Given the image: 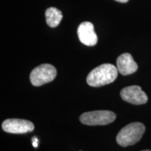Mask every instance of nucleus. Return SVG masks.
I'll return each mask as SVG.
<instances>
[{"label":"nucleus","instance_id":"obj_11","mask_svg":"<svg viewBox=\"0 0 151 151\" xmlns=\"http://www.w3.org/2000/svg\"><path fill=\"white\" fill-rule=\"evenodd\" d=\"M116 1H118V2H121V3H125V2H127L129 0H116Z\"/></svg>","mask_w":151,"mask_h":151},{"label":"nucleus","instance_id":"obj_2","mask_svg":"<svg viewBox=\"0 0 151 151\" xmlns=\"http://www.w3.org/2000/svg\"><path fill=\"white\" fill-rule=\"evenodd\" d=\"M145 129L144 124L141 122H132L127 124L120 129L117 135V143L122 147L135 144L141 140Z\"/></svg>","mask_w":151,"mask_h":151},{"label":"nucleus","instance_id":"obj_6","mask_svg":"<svg viewBox=\"0 0 151 151\" xmlns=\"http://www.w3.org/2000/svg\"><path fill=\"white\" fill-rule=\"evenodd\" d=\"M120 96L124 101L134 105H141L148 101V96L140 86L126 87L120 91Z\"/></svg>","mask_w":151,"mask_h":151},{"label":"nucleus","instance_id":"obj_9","mask_svg":"<svg viewBox=\"0 0 151 151\" xmlns=\"http://www.w3.org/2000/svg\"><path fill=\"white\" fill-rule=\"evenodd\" d=\"M46 23L50 27H55L61 22L62 19V14L61 11L55 7H50L46 11Z\"/></svg>","mask_w":151,"mask_h":151},{"label":"nucleus","instance_id":"obj_5","mask_svg":"<svg viewBox=\"0 0 151 151\" xmlns=\"http://www.w3.org/2000/svg\"><path fill=\"white\" fill-rule=\"evenodd\" d=\"M4 132L11 134H24L32 132L35 125L32 122L23 119L10 118L4 120L2 123Z\"/></svg>","mask_w":151,"mask_h":151},{"label":"nucleus","instance_id":"obj_3","mask_svg":"<svg viewBox=\"0 0 151 151\" xmlns=\"http://www.w3.org/2000/svg\"><path fill=\"white\" fill-rule=\"evenodd\" d=\"M116 115L110 111H94L83 113L80 121L90 126L106 125L116 120Z\"/></svg>","mask_w":151,"mask_h":151},{"label":"nucleus","instance_id":"obj_12","mask_svg":"<svg viewBox=\"0 0 151 151\" xmlns=\"http://www.w3.org/2000/svg\"><path fill=\"white\" fill-rule=\"evenodd\" d=\"M141 151H151L150 150H141Z\"/></svg>","mask_w":151,"mask_h":151},{"label":"nucleus","instance_id":"obj_7","mask_svg":"<svg viewBox=\"0 0 151 151\" xmlns=\"http://www.w3.org/2000/svg\"><path fill=\"white\" fill-rule=\"evenodd\" d=\"M77 34L79 40L86 46H93L97 44L98 38L92 22H81L77 29Z\"/></svg>","mask_w":151,"mask_h":151},{"label":"nucleus","instance_id":"obj_4","mask_svg":"<svg viewBox=\"0 0 151 151\" xmlns=\"http://www.w3.org/2000/svg\"><path fill=\"white\" fill-rule=\"evenodd\" d=\"M57 70L50 64H43L38 66L30 73V81L34 86H41L51 82L55 78Z\"/></svg>","mask_w":151,"mask_h":151},{"label":"nucleus","instance_id":"obj_1","mask_svg":"<svg viewBox=\"0 0 151 151\" xmlns=\"http://www.w3.org/2000/svg\"><path fill=\"white\" fill-rule=\"evenodd\" d=\"M118 69L111 64H104L94 68L87 77L88 84L92 87H101L111 83L118 76Z\"/></svg>","mask_w":151,"mask_h":151},{"label":"nucleus","instance_id":"obj_8","mask_svg":"<svg viewBox=\"0 0 151 151\" xmlns=\"http://www.w3.org/2000/svg\"><path fill=\"white\" fill-rule=\"evenodd\" d=\"M117 69L119 73L123 76L134 73L137 71L138 65L133 57L129 53H123L118 57L116 61Z\"/></svg>","mask_w":151,"mask_h":151},{"label":"nucleus","instance_id":"obj_10","mask_svg":"<svg viewBox=\"0 0 151 151\" xmlns=\"http://www.w3.org/2000/svg\"><path fill=\"white\" fill-rule=\"evenodd\" d=\"M32 145L35 148H37L38 147V139L37 137L32 138Z\"/></svg>","mask_w":151,"mask_h":151}]
</instances>
